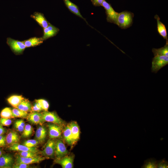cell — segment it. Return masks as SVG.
Returning <instances> with one entry per match:
<instances>
[{
  "label": "cell",
  "instance_id": "1",
  "mask_svg": "<svg viewBox=\"0 0 168 168\" xmlns=\"http://www.w3.org/2000/svg\"><path fill=\"white\" fill-rule=\"evenodd\" d=\"M134 16L133 13L127 11L119 13L117 25L122 29L129 28L132 24Z\"/></svg>",
  "mask_w": 168,
  "mask_h": 168
},
{
  "label": "cell",
  "instance_id": "2",
  "mask_svg": "<svg viewBox=\"0 0 168 168\" xmlns=\"http://www.w3.org/2000/svg\"><path fill=\"white\" fill-rule=\"evenodd\" d=\"M7 43L12 51L16 55L22 54L26 48L23 41L15 40L10 37L7 38Z\"/></svg>",
  "mask_w": 168,
  "mask_h": 168
},
{
  "label": "cell",
  "instance_id": "3",
  "mask_svg": "<svg viewBox=\"0 0 168 168\" xmlns=\"http://www.w3.org/2000/svg\"><path fill=\"white\" fill-rule=\"evenodd\" d=\"M151 71L156 73L161 68L168 64V56H157L152 59Z\"/></svg>",
  "mask_w": 168,
  "mask_h": 168
},
{
  "label": "cell",
  "instance_id": "4",
  "mask_svg": "<svg viewBox=\"0 0 168 168\" xmlns=\"http://www.w3.org/2000/svg\"><path fill=\"white\" fill-rule=\"evenodd\" d=\"M55 142L54 139L50 138L48 141L44 150H39V154L48 159H55Z\"/></svg>",
  "mask_w": 168,
  "mask_h": 168
},
{
  "label": "cell",
  "instance_id": "5",
  "mask_svg": "<svg viewBox=\"0 0 168 168\" xmlns=\"http://www.w3.org/2000/svg\"><path fill=\"white\" fill-rule=\"evenodd\" d=\"M43 123L47 122L63 126L65 124L64 121L54 112L44 111L42 112Z\"/></svg>",
  "mask_w": 168,
  "mask_h": 168
},
{
  "label": "cell",
  "instance_id": "6",
  "mask_svg": "<svg viewBox=\"0 0 168 168\" xmlns=\"http://www.w3.org/2000/svg\"><path fill=\"white\" fill-rule=\"evenodd\" d=\"M101 6L105 9L107 21L117 25L119 13L116 12L111 4L105 0L103 2Z\"/></svg>",
  "mask_w": 168,
  "mask_h": 168
},
{
  "label": "cell",
  "instance_id": "7",
  "mask_svg": "<svg viewBox=\"0 0 168 168\" xmlns=\"http://www.w3.org/2000/svg\"><path fill=\"white\" fill-rule=\"evenodd\" d=\"M15 157V163H22L28 165L39 163L46 159H48L46 157L40 156L35 157H25L21 156L18 154L16 155Z\"/></svg>",
  "mask_w": 168,
  "mask_h": 168
},
{
  "label": "cell",
  "instance_id": "8",
  "mask_svg": "<svg viewBox=\"0 0 168 168\" xmlns=\"http://www.w3.org/2000/svg\"><path fill=\"white\" fill-rule=\"evenodd\" d=\"M69 153V151L63 142L59 139L57 140L55 142V159L61 158Z\"/></svg>",
  "mask_w": 168,
  "mask_h": 168
},
{
  "label": "cell",
  "instance_id": "9",
  "mask_svg": "<svg viewBox=\"0 0 168 168\" xmlns=\"http://www.w3.org/2000/svg\"><path fill=\"white\" fill-rule=\"evenodd\" d=\"M49 129V135L51 139L59 138L61 137L62 126L53 123L47 124Z\"/></svg>",
  "mask_w": 168,
  "mask_h": 168
},
{
  "label": "cell",
  "instance_id": "10",
  "mask_svg": "<svg viewBox=\"0 0 168 168\" xmlns=\"http://www.w3.org/2000/svg\"><path fill=\"white\" fill-rule=\"evenodd\" d=\"M74 156L68 155L59 159H55L54 162L60 165L63 168L73 167Z\"/></svg>",
  "mask_w": 168,
  "mask_h": 168
},
{
  "label": "cell",
  "instance_id": "11",
  "mask_svg": "<svg viewBox=\"0 0 168 168\" xmlns=\"http://www.w3.org/2000/svg\"><path fill=\"white\" fill-rule=\"evenodd\" d=\"M12 156L9 153H3L0 157V168H12L14 164Z\"/></svg>",
  "mask_w": 168,
  "mask_h": 168
},
{
  "label": "cell",
  "instance_id": "12",
  "mask_svg": "<svg viewBox=\"0 0 168 168\" xmlns=\"http://www.w3.org/2000/svg\"><path fill=\"white\" fill-rule=\"evenodd\" d=\"M43 29V34L41 38L44 41L55 36L59 30L58 28L50 23Z\"/></svg>",
  "mask_w": 168,
  "mask_h": 168
},
{
  "label": "cell",
  "instance_id": "13",
  "mask_svg": "<svg viewBox=\"0 0 168 168\" xmlns=\"http://www.w3.org/2000/svg\"><path fill=\"white\" fill-rule=\"evenodd\" d=\"M30 17L34 20L43 29L47 27L50 24L43 14L38 12H35L30 15Z\"/></svg>",
  "mask_w": 168,
  "mask_h": 168
},
{
  "label": "cell",
  "instance_id": "14",
  "mask_svg": "<svg viewBox=\"0 0 168 168\" xmlns=\"http://www.w3.org/2000/svg\"><path fill=\"white\" fill-rule=\"evenodd\" d=\"M8 149L16 151H30L36 153H39V150L36 147H30L18 143L14 144L9 146Z\"/></svg>",
  "mask_w": 168,
  "mask_h": 168
},
{
  "label": "cell",
  "instance_id": "15",
  "mask_svg": "<svg viewBox=\"0 0 168 168\" xmlns=\"http://www.w3.org/2000/svg\"><path fill=\"white\" fill-rule=\"evenodd\" d=\"M20 137L16 131L13 130L9 131L6 135V145L9 146L19 143Z\"/></svg>",
  "mask_w": 168,
  "mask_h": 168
},
{
  "label": "cell",
  "instance_id": "16",
  "mask_svg": "<svg viewBox=\"0 0 168 168\" xmlns=\"http://www.w3.org/2000/svg\"><path fill=\"white\" fill-rule=\"evenodd\" d=\"M26 118L30 123L33 124L42 125L44 123L42 120V112H32L28 114Z\"/></svg>",
  "mask_w": 168,
  "mask_h": 168
},
{
  "label": "cell",
  "instance_id": "17",
  "mask_svg": "<svg viewBox=\"0 0 168 168\" xmlns=\"http://www.w3.org/2000/svg\"><path fill=\"white\" fill-rule=\"evenodd\" d=\"M63 2L68 10L71 12L83 19L88 24L86 19L81 14L78 7L69 0H63Z\"/></svg>",
  "mask_w": 168,
  "mask_h": 168
},
{
  "label": "cell",
  "instance_id": "18",
  "mask_svg": "<svg viewBox=\"0 0 168 168\" xmlns=\"http://www.w3.org/2000/svg\"><path fill=\"white\" fill-rule=\"evenodd\" d=\"M47 135L46 129L44 126L41 125L38 127L35 132V138L40 143H43Z\"/></svg>",
  "mask_w": 168,
  "mask_h": 168
},
{
  "label": "cell",
  "instance_id": "19",
  "mask_svg": "<svg viewBox=\"0 0 168 168\" xmlns=\"http://www.w3.org/2000/svg\"><path fill=\"white\" fill-rule=\"evenodd\" d=\"M72 134L74 143L79 139L80 136V129L76 122L72 121L68 124Z\"/></svg>",
  "mask_w": 168,
  "mask_h": 168
},
{
  "label": "cell",
  "instance_id": "20",
  "mask_svg": "<svg viewBox=\"0 0 168 168\" xmlns=\"http://www.w3.org/2000/svg\"><path fill=\"white\" fill-rule=\"evenodd\" d=\"M44 40L41 37H34L23 41L26 48L34 47L42 44Z\"/></svg>",
  "mask_w": 168,
  "mask_h": 168
},
{
  "label": "cell",
  "instance_id": "21",
  "mask_svg": "<svg viewBox=\"0 0 168 168\" xmlns=\"http://www.w3.org/2000/svg\"><path fill=\"white\" fill-rule=\"evenodd\" d=\"M154 18L157 22V31L159 33L164 39H168L167 33L165 25L160 21V18L158 15H156Z\"/></svg>",
  "mask_w": 168,
  "mask_h": 168
},
{
  "label": "cell",
  "instance_id": "22",
  "mask_svg": "<svg viewBox=\"0 0 168 168\" xmlns=\"http://www.w3.org/2000/svg\"><path fill=\"white\" fill-rule=\"evenodd\" d=\"M63 134L65 141L68 145L72 146L74 144L71 131L68 124L65 127Z\"/></svg>",
  "mask_w": 168,
  "mask_h": 168
},
{
  "label": "cell",
  "instance_id": "23",
  "mask_svg": "<svg viewBox=\"0 0 168 168\" xmlns=\"http://www.w3.org/2000/svg\"><path fill=\"white\" fill-rule=\"evenodd\" d=\"M154 56H168V41L166 40L165 45L159 49L153 48L152 49Z\"/></svg>",
  "mask_w": 168,
  "mask_h": 168
},
{
  "label": "cell",
  "instance_id": "24",
  "mask_svg": "<svg viewBox=\"0 0 168 168\" xmlns=\"http://www.w3.org/2000/svg\"><path fill=\"white\" fill-rule=\"evenodd\" d=\"M24 98L21 95H13L9 97L7 101L13 107L17 108Z\"/></svg>",
  "mask_w": 168,
  "mask_h": 168
},
{
  "label": "cell",
  "instance_id": "25",
  "mask_svg": "<svg viewBox=\"0 0 168 168\" xmlns=\"http://www.w3.org/2000/svg\"><path fill=\"white\" fill-rule=\"evenodd\" d=\"M32 105L27 99H24L19 105L17 108L21 110L28 112L31 111Z\"/></svg>",
  "mask_w": 168,
  "mask_h": 168
},
{
  "label": "cell",
  "instance_id": "26",
  "mask_svg": "<svg viewBox=\"0 0 168 168\" xmlns=\"http://www.w3.org/2000/svg\"><path fill=\"white\" fill-rule=\"evenodd\" d=\"M157 161L154 158L148 159L144 161V164L142 166V168H157Z\"/></svg>",
  "mask_w": 168,
  "mask_h": 168
},
{
  "label": "cell",
  "instance_id": "27",
  "mask_svg": "<svg viewBox=\"0 0 168 168\" xmlns=\"http://www.w3.org/2000/svg\"><path fill=\"white\" fill-rule=\"evenodd\" d=\"M12 110L13 118H26L28 114L27 112L21 110L17 108H14Z\"/></svg>",
  "mask_w": 168,
  "mask_h": 168
},
{
  "label": "cell",
  "instance_id": "28",
  "mask_svg": "<svg viewBox=\"0 0 168 168\" xmlns=\"http://www.w3.org/2000/svg\"><path fill=\"white\" fill-rule=\"evenodd\" d=\"M1 118L6 119L13 118L12 110L10 108L6 107L1 111L0 114Z\"/></svg>",
  "mask_w": 168,
  "mask_h": 168
},
{
  "label": "cell",
  "instance_id": "29",
  "mask_svg": "<svg viewBox=\"0 0 168 168\" xmlns=\"http://www.w3.org/2000/svg\"><path fill=\"white\" fill-rule=\"evenodd\" d=\"M26 124L24 121L22 119L16 120L14 123V128L17 131L20 133L22 132Z\"/></svg>",
  "mask_w": 168,
  "mask_h": 168
},
{
  "label": "cell",
  "instance_id": "30",
  "mask_svg": "<svg viewBox=\"0 0 168 168\" xmlns=\"http://www.w3.org/2000/svg\"><path fill=\"white\" fill-rule=\"evenodd\" d=\"M33 132V128L32 126L29 124H26L21 135L23 138L29 137L32 134Z\"/></svg>",
  "mask_w": 168,
  "mask_h": 168
},
{
  "label": "cell",
  "instance_id": "31",
  "mask_svg": "<svg viewBox=\"0 0 168 168\" xmlns=\"http://www.w3.org/2000/svg\"><path fill=\"white\" fill-rule=\"evenodd\" d=\"M18 154L25 157H35L39 156V153L30 151H18Z\"/></svg>",
  "mask_w": 168,
  "mask_h": 168
},
{
  "label": "cell",
  "instance_id": "32",
  "mask_svg": "<svg viewBox=\"0 0 168 168\" xmlns=\"http://www.w3.org/2000/svg\"><path fill=\"white\" fill-rule=\"evenodd\" d=\"M40 143L36 139H29L26 140L23 143V145L28 147H36Z\"/></svg>",
  "mask_w": 168,
  "mask_h": 168
},
{
  "label": "cell",
  "instance_id": "33",
  "mask_svg": "<svg viewBox=\"0 0 168 168\" xmlns=\"http://www.w3.org/2000/svg\"><path fill=\"white\" fill-rule=\"evenodd\" d=\"M35 101L39 104L43 110L44 111H48V109L49 107V104L46 100L40 99L36 100Z\"/></svg>",
  "mask_w": 168,
  "mask_h": 168
},
{
  "label": "cell",
  "instance_id": "34",
  "mask_svg": "<svg viewBox=\"0 0 168 168\" xmlns=\"http://www.w3.org/2000/svg\"><path fill=\"white\" fill-rule=\"evenodd\" d=\"M168 167V162L165 158L157 161V168H166Z\"/></svg>",
  "mask_w": 168,
  "mask_h": 168
},
{
  "label": "cell",
  "instance_id": "35",
  "mask_svg": "<svg viewBox=\"0 0 168 168\" xmlns=\"http://www.w3.org/2000/svg\"><path fill=\"white\" fill-rule=\"evenodd\" d=\"M12 121L10 119L0 118V124L2 126H9L12 123Z\"/></svg>",
  "mask_w": 168,
  "mask_h": 168
},
{
  "label": "cell",
  "instance_id": "36",
  "mask_svg": "<svg viewBox=\"0 0 168 168\" xmlns=\"http://www.w3.org/2000/svg\"><path fill=\"white\" fill-rule=\"evenodd\" d=\"M43 110L39 103L35 101L33 105H32L31 111L32 112H40Z\"/></svg>",
  "mask_w": 168,
  "mask_h": 168
},
{
  "label": "cell",
  "instance_id": "37",
  "mask_svg": "<svg viewBox=\"0 0 168 168\" xmlns=\"http://www.w3.org/2000/svg\"><path fill=\"white\" fill-rule=\"evenodd\" d=\"M31 167L30 165L18 163H15L12 166L13 168H30Z\"/></svg>",
  "mask_w": 168,
  "mask_h": 168
},
{
  "label": "cell",
  "instance_id": "38",
  "mask_svg": "<svg viewBox=\"0 0 168 168\" xmlns=\"http://www.w3.org/2000/svg\"><path fill=\"white\" fill-rule=\"evenodd\" d=\"M6 145V135L4 134L0 135V147H4Z\"/></svg>",
  "mask_w": 168,
  "mask_h": 168
},
{
  "label": "cell",
  "instance_id": "39",
  "mask_svg": "<svg viewBox=\"0 0 168 168\" xmlns=\"http://www.w3.org/2000/svg\"><path fill=\"white\" fill-rule=\"evenodd\" d=\"M104 0H91L93 4L95 6H101Z\"/></svg>",
  "mask_w": 168,
  "mask_h": 168
},
{
  "label": "cell",
  "instance_id": "40",
  "mask_svg": "<svg viewBox=\"0 0 168 168\" xmlns=\"http://www.w3.org/2000/svg\"><path fill=\"white\" fill-rule=\"evenodd\" d=\"M6 132V129L0 124V135L4 134Z\"/></svg>",
  "mask_w": 168,
  "mask_h": 168
},
{
  "label": "cell",
  "instance_id": "41",
  "mask_svg": "<svg viewBox=\"0 0 168 168\" xmlns=\"http://www.w3.org/2000/svg\"><path fill=\"white\" fill-rule=\"evenodd\" d=\"M3 153V151L1 147H0V157Z\"/></svg>",
  "mask_w": 168,
  "mask_h": 168
}]
</instances>
